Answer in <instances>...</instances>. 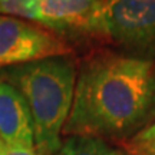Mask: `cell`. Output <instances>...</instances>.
I'll use <instances>...</instances> for the list:
<instances>
[{"mask_svg":"<svg viewBox=\"0 0 155 155\" xmlns=\"http://www.w3.org/2000/svg\"><path fill=\"white\" fill-rule=\"evenodd\" d=\"M106 0H39L38 23L59 36L104 35Z\"/></svg>","mask_w":155,"mask_h":155,"instance_id":"obj_5","label":"cell"},{"mask_svg":"<svg viewBox=\"0 0 155 155\" xmlns=\"http://www.w3.org/2000/svg\"><path fill=\"white\" fill-rule=\"evenodd\" d=\"M104 35L122 53L155 61V0H106Z\"/></svg>","mask_w":155,"mask_h":155,"instance_id":"obj_3","label":"cell"},{"mask_svg":"<svg viewBox=\"0 0 155 155\" xmlns=\"http://www.w3.org/2000/svg\"><path fill=\"white\" fill-rule=\"evenodd\" d=\"M3 145L5 144H3V142H2V139H0V151H2V148H3Z\"/></svg>","mask_w":155,"mask_h":155,"instance_id":"obj_10","label":"cell"},{"mask_svg":"<svg viewBox=\"0 0 155 155\" xmlns=\"http://www.w3.org/2000/svg\"><path fill=\"white\" fill-rule=\"evenodd\" d=\"M0 139L5 145L35 147L32 115L23 95L0 79Z\"/></svg>","mask_w":155,"mask_h":155,"instance_id":"obj_6","label":"cell"},{"mask_svg":"<svg viewBox=\"0 0 155 155\" xmlns=\"http://www.w3.org/2000/svg\"><path fill=\"white\" fill-rule=\"evenodd\" d=\"M76 73L75 61L69 55L0 69V79L12 83L28 102L39 155H56L61 148L62 131L72 108Z\"/></svg>","mask_w":155,"mask_h":155,"instance_id":"obj_2","label":"cell"},{"mask_svg":"<svg viewBox=\"0 0 155 155\" xmlns=\"http://www.w3.org/2000/svg\"><path fill=\"white\" fill-rule=\"evenodd\" d=\"M155 122V61L116 52L83 59L62 134L129 139Z\"/></svg>","mask_w":155,"mask_h":155,"instance_id":"obj_1","label":"cell"},{"mask_svg":"<svg viewBox=\"0 0 155 155\" xmlns=\"http://www.w3.org/2000/svg\"><path fill=\"white\" fill-rule=\"evenodd\" d=\"M0 155H39V152L29 145H3Z\"/></svg>","mask_w":155,"mask_h":155,"instance_id":"obj_9","label":"cell"},{"mask_svg":"<svg viewBox=\"0 0 155 155\" xmlns=\"http://www.w3.org/2000/svg\"><path fill=\"white\" fill-rule=\"evenodd\" d=\"M0 16H10L38 23L39 0H0Z\"/></svg>","mask_w":155,"mask_h":155,"instance_id":"obj_8","label":"cell"},{"mask_svg":"<svg viewBox=\"0 0 155 155\" xmlns=\"http://www.w3.org/2000/svg\"><path fill=\"white\" fill-rule=\"evenodd\" d=\"M56 155H134L127 148H119L106 139L86 135H71L62 141Z\"/></svg>","mask_w":155,"mask_h":155,"instance_id":"obj_7","label":"cell"},{"mask_svg":"<svg viewBox=\"0 0 155 155\" xmlns=\"http://www.w3.org/2000/svg\"><path fill=\"white\" fill-rule=\"evenodd\" d=\"M59 55H69V48L50 30L23 19L0 16V69Z\"/></svg>","mask_w":155,"mask_h":155,"instance_id":"obj_4","label":"cell"}]
</instances>
